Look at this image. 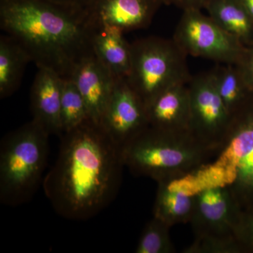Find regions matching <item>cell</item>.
<instances>
[{
  "mask_svg": "<svg viewBox=\"0 0 253 253\" xmlns=\"http://www.w3.org/2000/svg\"><path fill=\"white\" fill-rule=\"evenodd\" d=\"M43 189L55 212L69 220L97 215L116 199L122 184L121 148L91 119L63 133Z\"/></svg>",
  "mask_w": 253,
  "mask_h": 253,
  "instance_id": "cell-1",
  "label": "cell"
},
{
  "mask_svg": "<svg viewBox=\"0 0 253 253\" xmlns=\"http://www.w3.org/2000/svg\"><path fill=\"white\" fill-rule=\"evenodd\" d=\"M0 27L38 67L71 79L82 59L94 52L83 11L46 0H0Z\"/></svg>",
  "mask_w": 253,
  "mask_h": 253,
  "instance_id": "cell-2",
  "label": "cell"
},
{
  "mask_svg": "<svg viewBox=\"0 0 253 253\" xmlns=\"http://www.w3.org/2000/svg\"><path fill=\"white\" fill-rule=\"evenodd\" d=\"M125 166L136 176L157 181L182 175L209 162L217 153L191 132L149 126L121 149Z\"/></svg>",
  "mask_w": 253,
  "mask_h": 253,
  "instance_id": "cell-3",
  "label": "cell"
},
{
  "mask_svg": "<svg viewBox=\"0 0 253 253\" xmlns=\"http://www.w3.org/2000/svg\"><path fill=\"white\" fill-rule=\"evenodd\" d=\"M202 189L226 186L242 210L253 209V94L231 115L212 159L195 169Z\"/></svg>",
  "mask_w": 253,
  "mask_h": 253,
  "instance_id": "cell-4",
  "label": "cell"
},
{
  "mask_svg": "<svg viewBox=\"0 0 253 253\" xmlns=\"http://www.w3.org/2000/svg\"><path fill=\"white\" fill-rule=\"evenodd\" d=\"M50 134L34 120L8 133L0 144V201L21 206L43 182Z\"/></svg>",
  "mask_w": 253,
  "mask_h": 253,
  "instance_id": "cell-5",
  "label": "cell"
},
{
  "mask_svg": "<svg viewBox=\"0 0 253 253\" xmlns=\"http://www.w3.org/2000/svg\"><path fill=\"white\" fill-rule=\"evenodd\" d=\"M130 46V70L126 81L146 107L163 91L191 81L187 56L173 39L149 37Z\"/></svg>",
  "mask_w": 253,
  "mask_h": 253,
  "instance_id": "cell-6",
  "label": "cell"
},
{
  "mask_svg": "<svg viewBox=\"0 0 253 253\" xmlns=\"http://www.w3.org/2000/svg\"><path fill=\"white\" fill-rule=\"evenodd\" d=\"M172 39L186 56L224 64L237 65L247 48L201 10L183 11Z\"/></svg>",
  "mask_w": 253,
  "mask_h": 253,
  "instance_id": "cell-7",
  "label": "cell"
},
{
  "mask_svg": "<svg viewBox=\"0 0 253 253\" xmlns=\"http://www.w3.org/2000/svg\"><path fill=\"white\" fill-rule=\"evenodd\" d=\"M187 85L190 131L198 140L217 151L227 132L230 113L218 93L211 71L192 76Z\"/></svg>",
  "mask_w": 253,
  "mask_h": 253,
  "instance_id": "cell-8",
  "label": "cell"
},
{
  "mask_svg": "<svg viewBox=\"0 0 253 253\" xmlns=\"http://www.w3.org/2000/svg\"><path fill=\"white\" fill-rule=\"evenodd\" d=\"M100 126L121 149L150 126L146 108L126 78H117Z\"/></svg>",
  "mask_w": 253,
  "mask_h": 253,
  "instance_id": "cell-9",
  "label": "cell"
},
{
  "mask_svg": "<svg viewBox=\"0 0 253 253\" xmlns=\"http://www.w3.org/2000/svg\"><path fill=\"white\" fill-rule=\"evenodd\" d=\"M242 211L226 186L201 190L196 195L189 222L194 237L236 238V227Z\"/></svg>",
  "mask_w": 253,
  "mask_h": 253,
  "instance_id": "cell-10",
  "label": "cell"
},
{
  "mask_svg": "<svg viewBox=\"0 0 253 253\" xmlns=\"http://www.w3.org/2000/svg\"><path fill=\"white\" fill-rule=\"evenodd\" d=\"M163 0H91L84 11L89 26L108 25L123 32L148 27Z\"/></svg>",
  "mask_w": 253,
  "mask_h": 253,
  "instance_id": "cell-11",
  "label": "cell"
},
{
  "mask_svg": "<svg viewBox=\"0 0 253 253\" xmlns=\"http://www.w3.org/2000/svg\"><path fill=\"white\" fill-rule=\"evenodd\" d=\"M71 79L85 102L89 118L99 124L112 94L116 78L93 52L80 61Z\"/></svg>",
  "mask_w": 253,
  "mask_h": 253,
  "instance_id": "cell-12",
  "label": "cell"
},
{
  "mask_svg": "<svg viewBox=\"0 0 253 253\" xmlns=\"http://www.w3.org/2000/svg\"><path fill=\"white\" fill-rule=\"evenodd\" d=\"M154 217L172 227L189 223L199 191L189 172L158 181Z\"/></svg>",
  "mask_w": 253,
  "mask_h": 253,
  "instance_id": "cell-13",
  "label": "cell"
},
{
  "mask_svg": "<svg viewBox=\"0 0 253 253\" xmlns=\"http://www.w3.org/2000/svg\"><path fill=\"white\" fill-rule=\"evenodd\" d=\"M31 92L33 119L51 135H62L61 122L63 79L49 68L38 67Z\"/></svg>",
  "mask_w": 253,
  "mask_h": 253,
  "instance_id": "cell-14",
  "label": "cell"
},
{
  "mask_svg": "<svg viewBox=\"0 0 253 253\" xmlns=\"http://www.w3.org/2000/svg\"><path fill=\"white\" fill-rule=\"evenodd\" d=\"M146 108L150 126L169 132H191L187 84H179L163 91Z\"/></svg>",
  "mask_w": 253,
  "mask_h": 253,
  "instance_id": "cell-15",
  "label": "cell"
},
{
  "mask_svg": "<svg viewBox=\"0 0 253 253\" xmlns=\"http://www.w3.org/2000/svg\"><path fill=\"white\" fill-rule=\"evenodd\" d=\"M89 26L95 56L116 79H126L130 70L131 46L123 36L124 32L108 25Z\"/></svg>",
  "mask_w": 253,
  "mask_h": 253,
  "instance_id": "cell-16",
  "label": "cell"
},
{
  "mask_svg": "<svg viewBox=\"0 0 253 253\" xmlns=\"http://www.w3.org/2000/svg\"><path fill=\"white\" fill-rule=\"evenodd\" d=\"M208 16L246 46H253V20L240 0H211Z\"/></svg>",
  "mask_w": 253,
  "mask_h": 253,
  "instance_id": "cell-17",
  "label": "cell"
},
{
  "mask_svg": "<svg viewBox=\"0 0 253 253\" xmlns=\"http://www.w3.org/2000/svg\"><path fill=\"white\" fill-rule=\"evenodd\" d=\"M32 61L23 46L8 35L0 37V98L9 97L17 90L26 66Z\"/></svg>",
  "mask_w": 253,
  "mask_h": 253,
  "instance_id": "cell-18",
  "label": "cell"
},
{
  "mask_svg": "<svg viewBox=\"0 0 253 253\" xmlns=\"http://www.w3.org/2000/svg\"><path fill=\"white\" fill-rule=\"evenodd\" d=\"M211 73L218 93L231 116L252 92L236 65L219 63Z\"/></svg>",
  "mask_w": 253,
  "mask_h": 253,
  "instance_id": "cell-19",
  "label": "cell"
},
{
  "mask_svg": "<svg viewBox=\"0 0 253 253\" xmlns=\"http://www.w3.org/2000/svg\"><path fill=\"white\" fill-rule=\"evenodd\" d=\"M90 119L85 102L71 79H63L61 122L63 133Z\"/></svg>",
  "mask_w": 253,
  "mask_h": 253,
  "instance_id": "cell-20",
  "label": "cell"
},
{
  "mask_svg": "<svg viewBox=\"0 0 253 253\" xmlns=\"http://www.w3.org/2000/svg\"><path fill=\"white\" fill-rule=\"evenodd\" d=\"M171 226L153 217L143 229L135 249L136 253H174L175 248L169 235Z\"/></svg>",
  "mask_w": 253,
  "mask_h": 253,
  "instance_id": "cell-21",
  "label": "cell"
},
{
  "mask_svg": "<svg viewBox=\"0 0 253 253\" xmlns=\"http://www.w3.org/2000/svg\"><path fill=\"white\" fill-rule=\"evenodd\" d=\"M184 253H244L235 237H194Z\"/></svg>",
  "mask_w": 253,
  "mask_h": 253,
  "instance_id": "cell-22",
  "label": "cell"
},
{
  "mask_svg": "<svg viewBox=\"0 0 253 253\" xmlns=\"http://www.w3.org/2000/svg\"><path fill=\"white\" fill-rule=\"evenodd\" d=\"M235 236L244 253H253V209L243 210Z\"/></svg>",
  "mask_w": 253,
  "mask_h": 253,
  "instance_id": "cell-23",
  "label": "cell"
},
{
  "mask_svg": "<svg viewBox=\"0 0 253 253\" xmlns=\"http://www.w3.org/2000/svg\"><path fill=\"white\" fill-rule=\"evenodd\" d=\"M236 66L242 73L246 84L253 94V46H247Z\"/></svg>",
  "mask_w": 253,
  "mask_h": 253,
  "instance_id": "cell-24",
  "label": "cell"
},
{
  "mask_svg": "<svg viewBox=\"0 0 253 253\" xmlns=\"http://www.w3.org/2000/svg\"><path fill=\"white\" fill-rule=\"evenodd\" d=\"M211 0H163L165 4L174 5L183 10L206 9Z\"/></svg>",
  "mask_w": 253,
  "mask_h": 253,
  "instance_id": "cell-25",
  "label": "cell"
},
{
  "mask_svg": "<svg viewBox=\"0 0 253 253\" xmlns=\"http://www.w3.org/2000/svg\"><path fill=\"white\" fill-rule=\"evenodd\" d=\"M46 1L61 5L69 9L84 12V9L90 2L91 0H46Z\"/></svg>",
  "mask_w": 253,
  "mask_h": 253,
  "instance_id": "cell-26",
  "label": "cell"
},
{
  "mask_svg": "<svg viewBox=\"0 0 253 253\" xmlns=\"http://www.w3.org/2000/svg\"><path fill=\"white\" fill-rule=\"evenodd\" d=\"M253 20V0H240Z\"/></svg>",
  "mask_w": 253,
  "mask_h": 253,
  "instance_id": "cell-27",
  "label": "cell"
}]
</instances>
